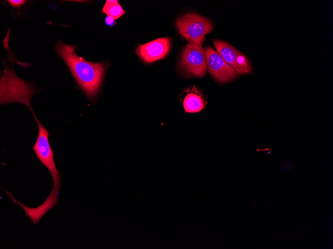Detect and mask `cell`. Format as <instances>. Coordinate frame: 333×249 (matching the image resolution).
Returning <instances> with one entry per match:
<instances>
[{
	"instance_id": "cell-1",
	"label": "cell",
	"mask_w": 333,
	"mask_h": 249,
	"mask_svg": "<svg viewBox=\"0 0 333 249\" xmlns=\"http://www.w3.org/2000/svg\"><path fill=\"white\" fill-rule=\"evenodd\" d=\"M38 126V135L36 141L32 147L38 160L49 171L53 180V187L46 200L39 206L29 208L26 206L23 209L27 216L34 224L39 222L42 216L52 207L58 205V193L60 187L61 174L57 170L54 160V152L51 149L49 140V132L45 128L31 111Z\"/></svg>"
},
{
	"instance_id": "cell-2",
	"label": "cell",
	"mask_w": 333,
	"mask_h": 249,
	"mask_svg": "<svg viewBox=\"0 0 333 249\" xmlns=\"http://www.w3.org/2000/svg\"><path fill=\"white\" fill-rule=\"evenodd\" d=\"M55 50L71 71L74 79L90 100L98 93L105 72L103 63H93L78 56L75 45L57 41Z\"/></svg>"
},
{
	"instance_id": "cell-3",
	"label": "cell",
	"mask_w": 333,
	"mask_h": 249,
	"mask_svg": "<svg viewBox=\"0 0 333 249\" xmlns=\"http://www.w3.org/2000/svg\"><path fill=\"white\" fill-rule=\"evenodd\" d=\"M180 33L189 43L201 46L205 35L213 29L211 22L207 18L194 13L184 14L175 21Z\"/></svg>"
},
{
	"instance_id": "cell-4",
	"label": "cell",
	"mask_w": 333,
	"mask_h": 249,
	"mask_svg": "<svg viewBox=\"0 0 333 249\" xmlns=\"http://www.w3.org/2000/svg\"><path fill=\"white\" fill-rule=\"evenodd\" d=\"M179 69L186 75L197 77L206 75L205 56L201 46L189 43L183 48L179 64Z\"/></svg>"
},
{
	"instance_id": "cell-5",
	"label": "cell",
	"mask_w": 333,
	"mask_h": 249,
	"mask_svg": "<svg viewBox=\"0 0 333 249\" xmlns=\"http://www.w3.org/2000/svg\"><path fill=\"white\" fill-rule=\"evenodd\" d=\"M207 69L217 81L223 83L230 81L238 76V73L213 49L209 46L203 49Z\"/></svg>"
},
{
	"instance_id": "cell-6",
	"label": "cell",
	"mask_w": 333,
	"mask_h": 249,
	"mask_svg": "<svg viewBox=\"0 0 333 249\" xmlns=\"http://www.w3.org/2000/svg\"><path fill=\"white\" fill-rule=\"evenodd\" d=\"M213 43L216 52L239 74L251 72L252 68L248 59L232 45L220 40H213Z\"/></svg>"
},
{
	"instance_id": "cell-7",
	"label": "cell",
	"mask_w": 333,
	"mask_h": 249,
	"mask_svg": "<svg viewBox=\"0 0 333 249\" xmlns=\"http://www.w3.org/2000/svg\"><path fill=\"white\" fill-rule=\"evenodd\" d=\"M170 44L169 38H159L139 45L135 53L144 62L152 63L165 57L169 51Z\"/></svg>"
},
{
	"instance_id": "cell-8",
	"label": "cell",
	"mask_w": 333,
	"mask_h": 249,
	"mask_svg": "<svg viewBox=\"0 0 333 249\" xmlns=\"http://www.w3.org/2000/svg\"><path fill=\"white\" fill-rule=\"evenodd\" d=\"M206 104L205 97L201 91L195 86L187 90V94L183 101L184 110L187 113H195L201 111Z\"/></svg>"
},
{
	"instance_id": "cell-9",
	"label": "cell",
	"mask_w": 333,
	"mask_h": 249,
	"mask_svg": "<svg viewBox=\"0 0 333 249\" xmlns=\"http://www.w3.org/2000/svg\"><path fill=\"white\" fill-rule=\"evenodd\" d=\"M102 12L107 16L112 17L114 20L123 15L125 11L117 0H107L102 8Z\"/></svg>"
},
{
	"instance_id": "cell-10",
	"label": "cell",
	"mask_w": 333,
	"mask_h": 249,
	"mask_svg": "<svg viewBox=\"0 0 333 249\" xmlns=\"http://www.w3.org/2000/svg\"><path fill=\"white\" fill-rule=\"evenodd\" d=\"M7 1L12 7H19L23 4L26 2V0H8Z\"/></svg>"
},
{
	"instance_id": "cell-11",
	"label": "cell",
	"mask_w": 333,
	"mask_h": 249,
	"mask_svg": "<svg viewBox=\"0 0 333 249\" xmlns=\"http://www.w3.org/2000/svg\"><path fill=\"white\" fill-rule=\"evenodd\" d=\"M105 23L108 26H112L114 24V19L111 16H107L105 19Z\"/></svg>"
}]
</instances>
